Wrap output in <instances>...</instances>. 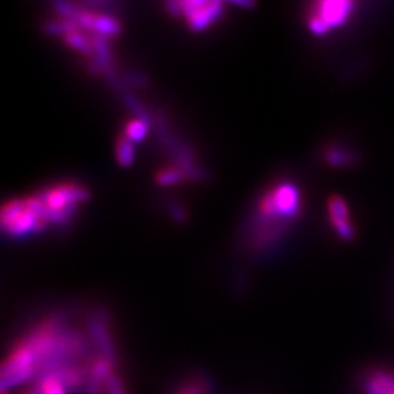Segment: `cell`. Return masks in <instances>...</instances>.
Masks as SVG:
<instances>
[{
	"mask_svg": "<svg viewBox=\"0 0 394 394\" xmlns=\"http://www.w3.org/2000/svg\"><path fill=\"white\" fill-rule=\"evenodd\" d=\"M302 212V193L292 181L270 186L260 197L250 224L248 244L254 250H265L295 222Z\"/></svg>",
	"mask_w": 394,
	"mask_h": 394,
	"instance_id": "cell-1",
	"label": "cell"
},
{
	"mask_svg": "<svg viewBox=\"0 0 394 394\" xmlns=\"http://www.w3.org/2000/svg\"><path fill=\"white\" fill-rule=\"evenodd\" d=\"M44 227L63 225L81 209L90 199L88 188L76 181H60L34 193Z\"/></svg>",
	"mask_w": 394,
	"mask_h": 394,
	"instance_id": "cell-2",
	"label": "cell"
},
{
	"mask_svg": "<svg viewBox=\"0 0 394 394\" xmlns=\"http://www.w3.org/2000/svg\"><path fill=\"white\" fill-rule=\"evenodd\" d=\"M0 222L10 238H25L46 231L33 195L8 200L0 212Z\"/></svg>",
	"mask_w": 394,
	"mask_h": 394,
	"instance_id": "cell-3",
	"label": "cell"
},
{
	"mask_svg": "<svg viewBox=\"0 0 394 394\" xmlns=\"http://www.w3.org/2000/svg\"><path fill=\"white\" fill-rule=\"evenodd\" d=\"M355 3L347 0H325L311 6L306 26L315 37H325L331 29L339 28L349 22L354 13Z\"/></svg>",
	"mask_w": 394,
	"mask_h": 394,
	"instance_id": "cell-4",
	"label": "cell"
},
{
	"mask_svg": "<svg viewBox=\"0 0 394 394\" xmlns=\"http://www.w3.org/2000/svg\"><path fill=\"white\" fill-rule=\"evenodd\" d=\"M221 2L206 0H187V2L167 3V9L174 17L183 18L190 31L203 33L222 18Z\"/></svg>",
	"mask_w": 394,
	"mask_h": 394,
	"instance_id": "cell-5",
	"label": "cell"
},
{
	"mask_svg": "<svg viewBox=\"0 0 394 394\" xmlns=\"http://www.w3.org/2000/svg\"><path fill=\"white\" fill-rule=\"evenodd\" d=\"M329 221L342 241H352L356 237V229L350 217L349 206L343 197L331 196L327 200Z\"/></svg>",
	"mask_w": 394,
	"mask_h": 394,
	"instance_id": "cell-6",
	"label": "cell"
},
{
	"mask_svg": "<svg viewBox=\"0 0 394 394\" xmlns=\"http://www.w3.org/2000/svg\"><path fill=\"white\" fill-rule=\"evenodd\" d=\"M325 159L326 163L331 167L336 168H343V167H350L358 163V154L347 148L345 145H333L329 146L325 152Z\"/></svg>",
	"mask_w": 394,
	"mask_h": 394,
	"instance_id": "cell-7",
	"label": "cell"
},
{
	"mask_svg": "<svg viewBox=\"0 0 394 394\" xmlns=\"http://www.w3.org/2000/svg\"><path fill=\"white\" fill-rule=\"evenodd\" d=\"M115 158L117 163H119L122 167H130L133 164V158H135L133 142L129 140L124 135H120L119 140H117Z\"/></svg>",
	"mask_w": 394,
	"mask_h": 394,
	"instance_id": "cell-8",
	"label": "cell"
},
{
	"mask_svg": "<svg viewBox=\"0 0 394 394\" xmlns=\"http://www.w3.org/2000/svg\"><path fill=\"white\" fill-rule=\"evenodd\" d=\"M186 179V174L180 167H164L161 168L156 175H155V180L159 186H175L181 183Z\"/></svg>",
	"mask_w": 394,
	"mask_h": 394,
	"instance_id": "cell-9",
	"label": "cell"
},
{
	"mask_svg": "<svg viewBox=\"0 0 394 394\" xmlns=\"http://www.w3.org/2000/svg\"><path fill=\"white\" fill-rule=\"evenodd\" d=\"M148 133V124L142 119H130L124 126V136L131 142H140Z\"/></svg>",
	"mask_w": 394,
	"mask_h": 394,
	"instance_id": "cell-10",
	"label": "cell"
},
{
	"mask_svg": "<svg viewBox=\"0 0 394 394\" xmlns=\"http://www.w3.org/2000/svg\"><path fill=\"white\" fill-rule=\"evenodd\" d=\"M362 390L365 394H387L383 386L379 384L372 374L362 379Z\"/></svg>",
	"mask_w": 394,
	"mask_h": 394,
	"instance_id": "cell-11",
	"label": "cell"
},
{
	"mask_svg": "<svg viewBox=\"0 0 394 394\" xmlns=\"http://www.w3.org/2000/svg\"><path fill=\"white\" fill-rule=\"evenodd\" d=\"M179 394H208V390L200 381H193V383L186 384L179 391Z\"/></svg>",
	"mask_w": 394,
	"mask_h": 394,
	"instance_id": "cell-12",
	"label": "cell"
}]
</instances>
